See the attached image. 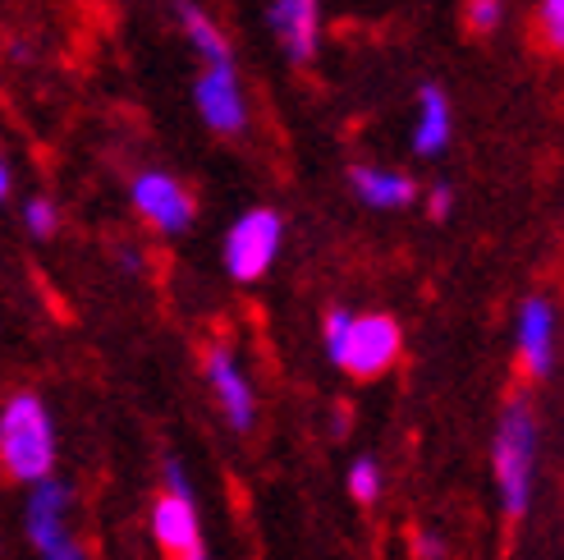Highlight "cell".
Wrapping results in <instances>:
<instances>
[{
	"label": "cell",
	"mask_w": 564,
	"mask_h": 560,
	"mask_svg": "<svg viewBox=\"0 0 564 560\" xmlns=\"http://www.w3.org/2000/svg\"><path fill=\"white\" fill-rule=\"evenodd\" d=\"M69 506H74V492L61 478H46L33 487L28 496V510H23V528H28V542H33L37 556H51L55 547H65L69 534Z\"/></svg>",
	"instance_id": "cell-6"
},
{
	"label": "cell",
	"mask_w": 564,
	"mask_h": 560,
	"mask_svg": "<svg viewBox=\"0 0 564 560\" xmlns=\"http://www.w3.org/2000/svg\"><path fill=\"white\" fill-rule=\"evenodd\" d=\"M500 19H505L500 0H468V28L473 33H496Z\"/></svg>",
	"instance_id": "cell-16"
},
{
	"label": "cell",
	"mask_w": 564,
	"mask_h": 560,
	"mask_svg": "<svg viewBox=\"0 0 564 560\" xmlns=\"http://www.w3.org/2000/svg\"><path fill=\"white\" fill-rule=\"evenodd\" d=\"M180 23H184V33L193 37V51L207 61V69H225V65H235V55H230V42L220 37V28L197 10V6H188V0H180Z\"/></svg>",
	"instance_id": "cell-14"
},
{
	"label": "cell",
	"mask_w": 564,
	"mask_h": 560,
	"mask_svg": "<svg viewBox=\"0 0 564 560\" xmlns=\"http://www.w3.org/2000/svg\"><path fill=\"white\" fill-rule=\"evenodd\" d=\"M193 101H197V116H203V125L212 133H243L248 106H243V93H239L235 65L203 69V78L193 83Z\"/></svg>",
	"instance_id": "cell-8"
},
{
	"label": "cell",
	"mask_w": 564,
	"mask_h": 560,
	"mask_svg": "<svg viewBox=\"0 0 564 560\" xmlns=\"http://www.w3.org/2000/svg\"><path fill=\"white\" fill-rule=\"evenodd\" d=\"M152 538L165 556L188 560L203 551V528H197V506L193 492H165L152 506Z\"/></svg>",
	"instance_id": "cell-10"
},
{
	"label": "cell",
	"mask_w": 564,
	"mask_h": 560,
	"mask_svg": "<svg viewBox=\"0 0 564 560\" xmlns=\"http://www.w3.org/2000/svg\"><path fill=\"white\" fill-rule=\"evenodd\" d=\"M6 193H10V165L0 161V203H6Z\"/></svg>",
	"instance_id": "cell-21"
},
{
	"label": "cell",
	"mask_w": 564,
	"mask_h": 560,
	"mask_svg": "<svg viewBox=\"0 0 564 560\" xmlns=\"http://www.w3.org/2000/svg\"><path fill=\"white\" fill-rule=\"evenodd\" d=\"M514 349H519V363L532 381H546L555 373V303L546 294H528L519 303Z\"/></svg>",
	"instance_id": "cell-5"
},
{
	"label": "cell",
	"mask_w": 564,
	"mask_h": 560,
	"mask_svg": "<svg viewBox=\"0 0 564 560\" xmlns=\"http://www.w3.org/2000/svg\"><path fill=\"white\" fill-rule=\"evenodd\" d=\"M42 560H88V551H83V542L78 538H69L65 547H55L51 556H42Z\"/></svg>",
	"instance_id": "cell-20"
},
{
	"label": "cell",
	"mask_w": 564,
	"mask_h": 560,
	"mask_svg": "<svg viewBox=\"0 0 564 560\" xmlns=\"http://www.w3.org/2000/svg\"><path fill=\"white\" fill-rule=\"evenodd\" d=\"M542 33L555 51L564 46V0H542Z\"/></svg>",
	"instance_id": "cell-18"
},
{
	"label": "cell",
	"mask_w": 564,
	"mask_h": 560,
	"mask_svg": "<svg viewBox=\"0 0 564 560\" xmlns=\"http://www.w3.org/2000/svg\"><path fill=\"white\" fill-rule=\"evenodd\" d=\"M133 207L143 220H152L161 235H180L193 220V198L184 193V184L161 171H148L133 180Z\"/></svg>",
	"instance_id": "cell-9"
},
{
	"label": "cell",
	"mask_w": 564,
	"mask_h": 560,
	"mask_svg": "<svg viewBox=\"0 0 564 560\" xmlns=\"http://www.w3.org/2000/svg\"><path fill=\"white\" fill-rule=\"evenodd\" d=\"M449 207H455V193H449L445 184H436V189H432V198H427L432 220H445V216H449Z\"/></svg>",
	"instance_id": "cell-19"
},
{
	"label": "cell",
	"mask_w": 564,
	"mask_h": 560,
	"mask_svg": "<svg viewBox=\"0 0 564 560\" xmlns=\"http://www.w3.org/2000/svg\"><path fill=\"white\" fill-rule=\"evenodd\" d=\"M538 413L528 400H510L500 413L496 445H491V469H496V487H500V506L505 519H523L532 506V483H538Z\"/></svg>",
	"instance_id": "cell-1"
},
{
	"label": "cell",
	"mask_w": 564,
	"mask_h": 560,
	"mask_svg": "<svg viewBox=\"0 0 564 560\" xmlns=\"http://www.w3.org/2000/svg\"><path fill=\"white\" fill-rule=\"evenodd\" d=\"M207 381L216 390V405L225 413V423H230L235 432H252V423H258V396H252V386H248L230 345L207 349Z\"/></svg>",
	"instance_id": "cell-7"
},
{
	"label": "cell",
	"mask_w": 564,
	"mask_h": 560,
	"mask_svg": "<svg viewBox=\"0 0 564 560\" xmlns=\"http://www.w3.org/2000/svg\"><path fill=\"white\" fill-rule=\"evenodd\" d=\"M23 220H28V230H33L37 239H51L55 235V203L51 198H33L23 207Z\"/></svg>",
	"instance_id": "cell-17"
},
{
	"label": "cell",
	"mask_w": 564,
	"mask_h": 560,
	"mask_svg": "<svg viewBox=\"0 0 564 560\" xmlns=\"http://www.w3.org/2000/svg\"><path fill=\"white\" fill-rule=\"evenodd\" d=\"M349 496L362 500V506H372V500L381 496V469H377V460H354L349 464Z\"/></svg>",
	"instance_id": "cell-15"
},
{
	"label": "cell",
	"mask_w": 564,
	"mask_h": 560,
	"mask_svg": "<svg viewBox=\"0 0 564 560\" xmlns=\"http://www.w3.org/2000/svg\"><path fill=\"white\" fill-rule=\"evenodd\" d=\"M188 560H207V551H197V556H188Z\"/></svg>",
	"instance_id": "cell-22"
},
{
	"label": "cell",
	"mask_w": 564,
	"mask_h": 560,
	"mask_svg": "<svg viewBox=\"0 0 564 560\" xmlns=\"http://www.w3.org/2000/svg\"><path fill=\"white\" fill-rule=\"evenodd\" d=\"M449 129H455V120H449V97H445V88H436V83H427V88L417 93L413 152H417V157H436V152H445V143H449Z\"/></svg>",
	"instance_id": "cell-13"
},
{
	"label": "cell",
	"mask_w": 564,
	"mask_h": 560,
	"mask_svg": "<svg viewBox=\"0 0 564 560\" xmlns=\"http://www.w3.org/2000/svg\"><path fill=\"white\" fill-rule=\"evenodd\" d=\"M267 23L294 65H307L317 55V33H322L317 0H271Z\"/></svg>",
	"instance_id": "cell-11"
},
{
	"label": "cell",
	"mask_w": 564,
	"mask_h": 560,
	"mask_svg": "<svg viewBox=\"0 0 564 560\" xmlns=\"http://www.w3.org/2000/svg\"><path fill=\"white\" fill-rule=\"evenodd\" d=\"M400 349H404L400 322L386 313L354 317L349 308H330L326 313V358L358 381L381 377L390 363L400 358Z\"/></svg>",
	"instance_id": "cell-3"
},
{
	"label": "cell",
	"mask_w": 564,
	"mask_h": 560,
	"mask_svg": "<svg viewBox=\"0 0 564 560\" xmlns=\"http://www.w3.org/2000/svg\"><path fill=\"white\" fill-rule=\"evenodd\" d=\"M280 239H285V220H280V212L271 207H252L243 212L230 235H225V271H230L235 280H262L280 254Z\"/></svg>",
	"instance_id": "cell-4"
},
{
	"label": "cell",
	"mask_w": 564,
	"mask_h": 560,
	"mask_svg": "<svg viewBox=\"0 0 564 560\" xmlns=\"http://www.w3.org/2000/svg\"><path fill=\"white\" fill-rule=\"evenodd\" d=\"M0 469L28 487L46 483L55 469V423H51V409L33 390H19L0 409Z\"/></svg>",
	"instance_id": "cell-2"
},
{
	"label": "cell",
	"mask_w": 564,
	"mask_h": 560,
	"mask_svg": "<svg viewBox=\"0 0 564 560\" xmlns=\"http://www.w3.org/2000/svg\"><path fill=\"white\" fill-rule=\"evenodd\" d=\"M349 184H354L358 198L368 203V207H377V212H400V207H409L417 198V184L409 175L381 171V165H354Z\"/></svg>",
	"instance_id": "cell-12"
}]
</instances>
